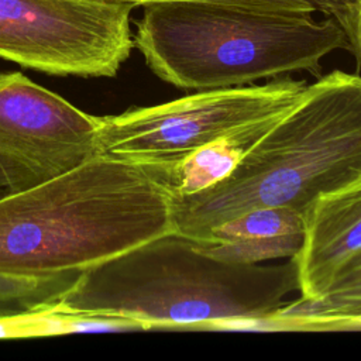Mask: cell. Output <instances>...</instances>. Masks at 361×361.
Masks as SVG:
<instances>
[{"mask_svg": "<svg viewBox=\"0 0 361 361\" xmlns=\"http://www.w3.org/2000/svg\"><path fill=\"white\" fill-rule=\"evenodd\" d=\"M299 290L295 258L228 262L173 230L86 268L49 309L127 319L145 330H268L286 296Z\"/></svg>", "mask_w": 361, "mask_h": 361, "instance_id": "1", "label": "cell"}, {"mask_svg": "<svg viewBox=\"0 0 361 361\" xmlns=\"http://www.w3.org/2000/svg\"><path fill=\"white\" fill-rule=\"evenodd\" d=\"M173 230L171 189L152 168L96 155L0 199V274L82 272Z\"/></svg>", "mask_w": 361, "mask_h": 361, "instance_id": "2", "label": "cell"}, {"mask_svg": "<svg viewBox=\"0 0 361 361\" xmlns=\"http://www.w3.org/2000/svg\"><path fill=\"white\" fill-rule=\"evenodd\" d=\"M361 176V76L333 71L306 86L234 169L214 185L172 195L175 231L200 241L258 207L307 214L314 202Z\"/></svg>", "mask_w": 361, "mask_h": 361, "instance_id": "3", "label": "cell"}, {"mask_svg": "<svg viewBox=\"0 0 361 361\" xmlns=\"http://www.w3.org/2000/svg\"><path fill=\"white\" fill-rule=\"evenodd\" d=\"M134 47L161 80L185 90L252 85L293 72L320 76L322 59L350 51L333 18L210 1L144 6Z\"/></svg>", "mask_w": 361, "mask_h": 361, "instance_id": "4", "label": "cell"}, {"mask_svg": "<svg viewBox=\"0 0 361 361\" xmlns=\"http://www.w3.org/2000/svg\"><path fill=\"white\" fill-rule=\"evenodd\" d=\"M307 83L275 78L264 85L196 90L148 107L100 117L96 155L166 171L216 138L286 113Z\"/></svg>", "mask_w": 361, "mask_h": 361, "instance_id": "5", "label": "cell"}, {"mask_svg": "<svg viewBox=\"0 0 361 361\" xmlns=\"http://www.w3.org/2000/svg\"><path fill=\"white\" fill-rule=\"evenodd\" d=\"M134 4L0 0V58L58 76L113 78L134 47Z\"/></svg>", "mask_w": 361, "mask_h": 361, "instance_id": "6", "label": "cell"}, {"mask_svg": "<svg viewBox=\"0 0 361 361\" xmlns=\"http://www.w3.org/2000/svg\"><path fill=\"white\" fill-rule=\"evenodd\" d=\"M100 117L20 72H0V199L96 157Z\"/></svg>", "mask_w": 361, "mask_h": 361, "instance_id": "7", "label": "cell"}, {"mask_svg": "<svg viewBox=\"0 0 361 361\" xmlns=\"http://www.w3.org/2000/svg\"><path fill=\"white\" fill-rule=\"evenodd\" d=\"M361 251V176L319 197L306 214V234L295 257L299 298H320L340 268Z\"/></svg>", "mask_w": 361, "mask_h": 361, "instance_id": "8", "label": "cell"}, {"mask_svg": "<svg viewBox=\"0 0 361 361\" xmlns=\"http://www.w3.org/2000/svg\"><path fill=\"white\" fill-rule=\"evenodd\" d=\"M306 217L289 206L248 210L214 228L197 248L219 259L259 264L295 258L305 243Z\"/></svg>", "mask_w": 361, "mask_h": 361, "instance_id": "9", "label": "cell"}, {"mask_svg": "<svg viewBox=\"0 0 361 361\" xmlns=\"http://www.w3.org/2000/svg\"><path fill=\"white\" fill-rule=\"evenodd\" d=\"M358 317H361V251L340 268L320 298H298L286 302L268 330H347Z\"/></svg>", "mask_w": 361, "mask_h": 361, "instance_id": "10", "label": "cell"}, {"mask_svg": "<svg viewBox=\"0 0 361 361\" xmlns=\"http://www.w3.org/2000/svg\"><path fill=\"white\" fill-rule=\"evenodd\" d=\"M281 116L276 114L230 131L195 151L173 168L154 171L168 185L172 195L203 190L228 175Z\"/></svg>", "mask_w": 361, "mask_h": 361, "instance_id": "11", "label": "cell"}, {"mask_svg": "<svg viewBox=\"0 0 361 361\" xmlns=\"http://www.w3.org/2000/svg\"><path fill=\"white\" fill-rule=\"evenodd\" d=\"M80 272H63L49 276H16L0 274V320L41 312L76 282Z\"/></svg>", "mask_w": 361, "mask_h": 361, "instance_id": "12", "label": "cell"}, {"mask_svg": "<svg viewBox=\"0 0 361 361\" xmlns=\"http://www.w3.org/2000/svg\"><path fill=\"white\" fill-rule=\"evenodd\" d=\"M106 1H127L135 7H144L152 3L161 1H210V3H224L233 6H241L257 10L279 11L289 14H314L317 11L316 6L310 0H106Z\"/></svg>", "mask_w": 361, "mask_h": 361, "instance_id": "13", "label": "cell"}, {"mask_svg": "<svg viewBox=\"0 0 361 361\" xmlns=\"http://www.w3.org/2000/svg\"><path fill=\"white\" fill-rule=\"evenodd\" d=\"M341 28L348 38L350 51L361 62V0H355L350 7Z\"/></svg>", "mask_w": 361, "mask_h": 361, "instance_id": "14", "label": "cell"}, {"mask_svg": "<svg viewBox=\"0 0 361 361\" xmlns=\"http://www.w3.org/2000/svg\"><path fill=\"white\" fill-rule=\"evenodd\" d=\"M317 10L323 11L329 17H333L341 27L350 7L355 0H310Z\"/></svg>", "mask_w": 361, "mask_h": 361, "instance_id": "15", "label": "cell"}, {"mask_svg": "<svg viewBox=\"0 0 361 361\" xmlns=\"http://www.w3.org/2000/svg\"><path fill=\"white\" fill-rule=\"evenodd\" d=\"M347 330H361V317H358L357 320H354L353 323L348 324Z\"/></svg>", "mask_w": 361, "mask_h": 361, "instance_id": "16", "label": "cell"}]
</instances>
